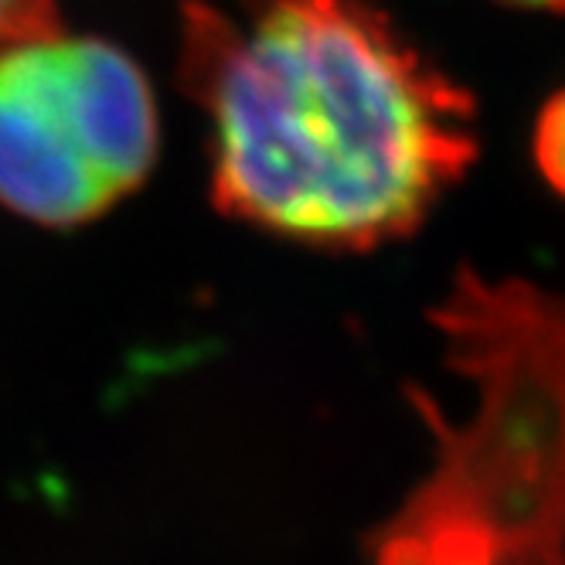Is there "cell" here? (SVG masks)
<instances>
[{
    "mask_svg": "<svg viewBox=\"0 0 565 565\" xmlns=\"http://www.w3.org/2000/svg\"><path fill=\"white\" fill-rule=\"evenodd\" d=\"M181 31L212 191L238 222L372 249L413 232L477 153L473 99L375 0L194 4Z\"/></svg>",
    "mask_w": 565,
    "mask_h": 565,
    "instance_id": "1",
    "label": "cell"
},
{
    "mask_svg": "<svg viewBox=\"0 0 565 565\" xmlns=\"http://www.w3.org/2000/svg\"><path fill=\"white\" fill-rule=\"evenodd\" d=\"M473 409L426 395L433 470L369 535L372 565H565V297L460 273L433 310Z\"/></svg>",
    "mask_w": 565,
    "mask_h": 565,
    "instance_id": "2",
    "label": "cell"
},
{
    "mask_svg": "<svg viewBox=\"0 0 565 565\" xmlns=\"http://www.w3.org/2000/svg\"><path fill=\"white\" fill-rule=\"evenodd\" d=\"M157 150L140 68L58 24L0 49V201L38 225H83L130 194Z\"/></svg>",
    "mask_w": 565,
    "mask_h": 565,
    "instance_id": "3",
    "label": "cell"
},
{
    "mask_svg": "<svg viewBox=\"0 0 565 565\" xmlns=\"http://www.w3.org/2000/svg\"><path fill=\"white\" fill-rule=\"evenodd\" d=\"M535 157L545 178L555 184V191L565 194V93H558L539 119Z\"/></svg>",
    "mask_w": 565,
    "mask_h": 565,
    "instance_id": "4",
    "label": "cell"
},
{
    "mask_svg": "<svg viewBox=\"0 0 565 565\" xmlns=\"http://www.w3.org/2000/svg\"><path fill=\"white\" fill-rule=\"evenodd\" d=\"M58 24L55 0H0V49Z\"/></svg>",
    "mask_w": 565,
    "mask_h": 565,
    "instance_id": "5",
    "label": "cell"
},
{
    "mask_svg": "<svg viewBox=\"0 0 565 565\" xmlns=\"http://www.w3.org/2000/svg\"><path fill=\"white\" fill-rule=\"evenodd\" d=\"M511 8H532V11H565V0H504Z\"/></svg>",
    "mask_w": 565,
    "mask_h": 565,
    "instance_id": "6",
    "label": "cell"
}]
</instances>
